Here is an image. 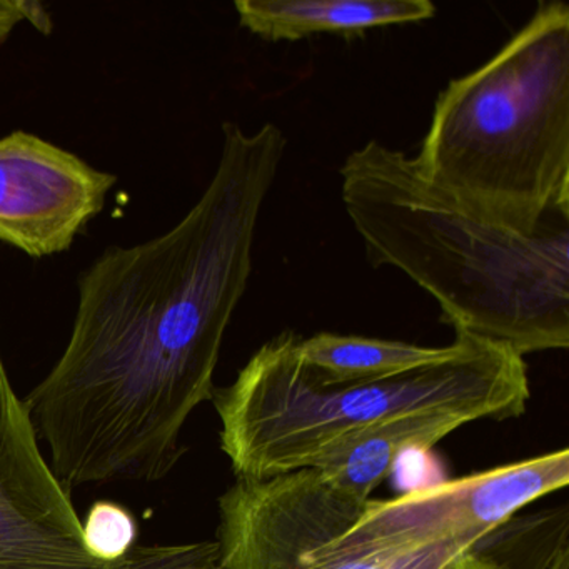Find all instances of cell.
Returning a JSON list of instances; mask_svg holds the SVG:
<instances>
[{"label":"cell","instance_id":"obj_1","mask_svg":"<svg viewBox=\"0 0 569 569\" xmlns=\"http://www.w3.org/2000/svg\"><path fill=\"white\" fill-rule=\"evenodd\" d=\"M286 146L271 122L252 134L224 122L218 168L194 208L82 272L71 339L24 399L66 488L159 481L178 465L186 421L214 395Z\"/></svg>","mask_w":569,"mask_h":569},{"label":"cell","instance_id":"obj_2","mask_svg":"<svg viewBox=\"0 0 569 569\" xmlns=\"http://www.w3.org/2000/svg\"><path fill=\"white\" fill-rule=\"evenodd\" d=\"M342 202L372 268L405 272L455 332L526 355L569 348L568 219L502 228L432 186L415 158L369 141L341 168Z\"/></svg>","mask_w":569,"mask_h":569},{"label":"cell","instance_id":"obj_3","mask_svg":"<svg viewBox=\"0 0 569 569\" xmlns=\"http://www.w3.org/2000/svg\"><path fill=\"white\" fill-rule=\"evenodd\" d=\"M455 355L438 365L376 382L325 385L299 358L298 335L262 345L211 401L221 449L236 479L262 481L318 469L365 432L435 411L508 421L526 411L531 388L525 358L498 342L456 332Z\"/></svg>","mask_w":569,"mask_h":569},{"label":"cell","instance_id":"obj_4","mask_svg":"<svg viewBox=\"0 0 569 569\" xmlns=\"http://www.w3.org/2000/svg\"><path fill=\"white\" fill-rule=\"evenodd\" d=\"M415 162L439 191L519 234L568 219L565 2H539L488 62L439 92Z\"/></svg>","mask_w":569,"mask_h":569},{"label":"cell","instance_id":"obj_5","mask_svg":"<svg viewBox=\"0 0 569 569\" xmlns=\"http://www.w3.org/2000/svg\"><path fill=\"white\" fill-rule=\"evenodd\" d=\"M569 449L415 489L368 499L351 525L329 532L319 551L358 559H401L432 549L475 548L536 499L566 488Z\"/></svg>","mask_w":569,"mask_h":569},{"label":"cell","instance_id":"obj_6","mask_svg":"<svg viewBox=\"0 0 569 569\" xmlns=\"http://www.w3.org/2000/svg\"><path fill=\"white\" fill-rule=\"evenodd\" d=\"M362 506L316 469L262 481L236 479L219 499V569H438L469 549L446 546L401 559L319 551V542L355 521Z\"/></svg>","mask_w":569,"mask_h":569},{"label":"cell","instance_id":"obj_7","mask_svg":"<svg viewBox=\"0 0 569 569\" xmlns=\"http://www.w3.org/2000/svg\"><path fill=\"white\" fill-rule=\"evenodd\" d=\"M86 545L68 488L48 465L0 355V569H108Z\"/></svg>","mask_w":569,"mask_h":569},{"label":"cell","instance_id":"obj_8","mask_svg":"<svg viewBox=\"0 0 569 569\" xmlns=\"http://www.w3.org/2000/svg\"><path fill=\"white\" fill-rule=\"evenodd\" d=\"M116 181L38 136L11 132L0 139V241L36 259L68 251Z\"/></svg>","mask_w":569,"mask_h":569},{"label":"cell","instance_id":"obj_9","mask_svg":"<svg viewBox=\"0 0 569 569\" xmlns=\"http://www.w3.org/2000/svg\"><path fill=\"white\" fill-rule=\"evenodd\" d=\"M239 24L266 41L315 34L358 38L372 29L435 18L429 0H236Z\"/></svg>","mask_w":569,"mask_h":569},{"label":"cell","instance_id":"obj_10","mask_svg":"<svg viewBox=\"0 0 569 569\" xmlns=\"http://www.w3.org/2000/svg\"><path fill=\"white\" fill-rule=\"evenodd\" d=\"M476 421L479 419L466 411H435L395 419L352 439L316 471L342 495L366 502L391 475L399 456L409 449L432 448L456 429Z\"/></svg>","mask_w":569,"mask_h":569},{"label":"cell","instance_id":"obj_11","mask_svg":"<svg viewBox=\"0 0 569 569\" xmlns=\"http://www.w3.org/2000/svg\"><path fill=\"white\" fill-rule=\"evenodd\" d=\"M299 358L325 385H358L398 378L416 369L446 361L456 352V341L445 348H425L388 339L319 332L298 336Z\"/></svg>","mask_w":569,"mask_h":569},{"label":"cell","instance_id":"obj_12","mask_svg":"<svg viewBox=\"0 0 569 569\" xmlns=\"http://www.w3.org/2000/svg\"><path fill=\"white\" fill-rule=\"evenodd\" d=\"M508 569H569V516L566 509L509 519L479 541Z\"/></svg>","mask_w":569,"mask_h":569},{"label":"cell","instance_id":"obj_13","mask_svg":"<svg viewBox=\"0 0 569 569\" xmlns=\"http://www.w3.org/2000/svg\"><path fill=\"white\" fill-rule=\"evenodd\" d=\"M108 569H219V546L216 541L134 545L121 558L109 561Z\"/></svg>","mask_w":569,"mask_h":569},{"label":"cell","instance_id":"obj_14","mask_svg":"<svg viewBox=\"0 0 569 569\" xmlns=\"http://www.w3.org/2000/svg\"><path fill=\"white\" fill-rule=\"evenodd\" d=\"M138 525L134 516L114 502H96L84 525L86 545L92 555L114 561L136 545Z\"/></svg>","mask_w":569,"mask_h":569},{"label":"cell","instance_id":"obj_15","mask_svg":"<svg viewBox=\"0 0 569 569\" xmlns=\"http://www.w3.org/2000/svg\"><path fill=\"white\" fill-rule=\"evenodd\" d=\"M21 22H31L42 34H51L52 21L46 9L32 0H0V42L11 36Z\"/></svg>","mask_w":569,"mask_h":569},{"label":"cell","instance_id":"obj_16","mask_svg":"<svg viewBox=\"0 0 569 569\" xmlns=\"http://www.w3.org/2000/svg\"><path fill=\"white\" fill-rule=\"evenodd\" d=\"M438 569H508V566L485 546L476 545L475 548L459 552Z\"/></svg>","mask_w":569,"mask_h":569}]
</instances>
